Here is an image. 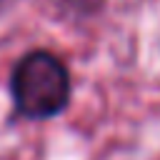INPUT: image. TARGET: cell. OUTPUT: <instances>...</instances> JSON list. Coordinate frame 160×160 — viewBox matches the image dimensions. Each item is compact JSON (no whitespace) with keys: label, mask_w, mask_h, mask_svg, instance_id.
<instances>
[{"label":"cell","mask_w":160,"mask_h":160,"mask_svg":"<svg viewBox=\"0 0 160 160\" xmlns=\"http://www.w3.org/2000/svg\"><path fill=\"white\" fill-rule=\"evenodd\" d=\"M12 98L25 118L58 115L70 100V75L55 55L28 52L12 70Z\"/></svg>","instance_id":"cell-1"}]
</instances>
